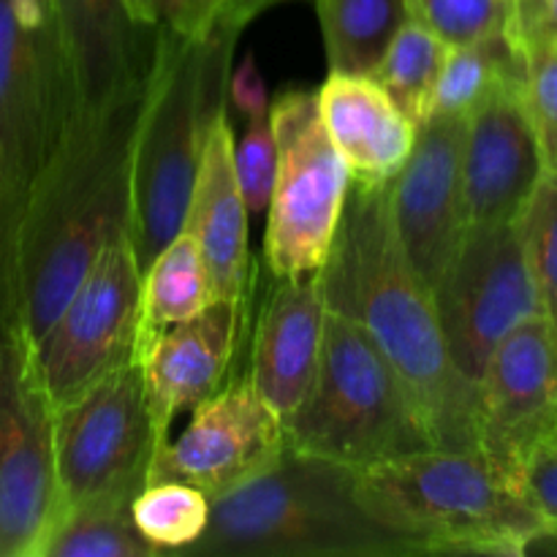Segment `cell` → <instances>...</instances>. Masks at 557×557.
I'll return each mask as SVG.
<instances>
[{
  "label": "cell",
  "instance_id": "obj_30",
  "mask_svg": "<svg viewBox=\"0 0 557 557\" xmlns=\"http://www.w3.org/2000/svg\"><path fill=\"white\" fill-rule=\"evenodd\" d=\"M522 52H525L522 96L547 174H557V44H531Z\"/></svg>",
  "mask_w": 557,
  "mask_h": 557
},
{
  "label": "cell",
  "instance_id": "obj_19",
  "mask_svg": "<svg viewBox=\"0 0 557 557\" xmlns=\"http://www.w3.org/2000/svg\"><path fill=\"white\" fill-rule=\"evenodd\" d=\"M272 281L256 319L248 375L272 411L286 422L319 368L326 302L319 272Z\"/></svg>",
  "mask_w": 557,
  "mask_h": 557
},
{
  "label": "cell",
  "instance_id": "obj_8",
  "mask_svg": "<svg viewBox=\"0 0 557 557\" xmlns=\"http://www.w3.org/2000/svg\"><path fill=\"white\" fill-rule=\"evenodd\" d=\"M277 166L267 205L264 261L272 277L315 275L326 261L351 172L330 139L315 92L283 90L270 103Z\"/></svg>",
  "mask_w": 557,
  "mask_h": 557
},
{
  "label": "cell",
  "instance_id": "obj_9",
  "mask_svg": "<svg viewBox=\"0 0 557 557\" xmlns=\"http://www.w3.org/2000/svg\"><path fill=\"white\" fill-rule=\"evenodd\" d=\"M52 444L58 515L101 498H136L161 449L139 362L54 408Z\"/></svg>",
  "mask_w": 557,
  "mask_h": 557
},
{
  "label": "cell",
  "instance_id": "obj_12",
  "mask_svg": "<svg viewBox=\"0 0 557 557\" xmlns=\"http://www.w3.org/2000/svg\"><path fill=\"white\" fill-rule=\"evenodd\" d=\"M52 406L20 330H0V557H33L58 517Z\"/></svg>",
  "mask_w": 557,
  "mask_h": 557
},
{
  "label": "cell",
  "instance_id": "obj_11",
  "mask_svg": "<svg viewBox=\"0 0 557 557\" xmlns=\"http://www.w3.org/2000/svg\"><path fill=\"white\" fill-rule=\"evenodd\" d=\"M433 302L451 362L479 386L498 343L528 319L547 313L517 221L473 223L433 288Z\"/></svg>",
  "mask_w": 557,
  "mask_h": 557
},
{
  "label": "cell",
  "instance_id": "obj_5",
  "mask_svg": "<svg viewBox=\"0 0 557 557\" xmlns=\"http://www.w3.org/2000/svg\"><path fill=\"white\" fill-rule=\"evenodd\" d=\"M364 509L424 555H528L547 520L479 449H433L354 471Z\"/></svg>",
  "mask_w": 557,
  "mask_h": 557
},
{
  "label": "cell",
  "instance_id": "obj_24",
  "mask_svg": "<svg viewBox=\"0 0 557 557\" xmlns=\"http://www.w3.org/2000/svg\"><path fill=\"white\" fill-rule=\"evenodd\" d=\"M134 498H101L63 509L33 557H158L131 517Z\"/></svg>",
  "mask_w": 557,
  "mask_h": 557
},
{
  "label": "cell",
  "instance_id": "obj_31",
  "mask_svg": "<svg viewBox=\"0 0 557 557\" xmlns=\"http://www.w3.org/2000/svg\"><path fill=\"white\" fill-rule=\"evenodd\" d=\"M277 147L272 134L270 114L245 120V131L234 145V172H237L239 190H243L248 215H264L275 183Z\"/></svg>",
  "mask_w": 557,
  "mask_h": 557
},
{
  "label": "cell",
  "instance_id": "obj_38",
  "mask_svg": "<svg viewBox=\"0 0 557 557\" xmlns=\"http://www.w3.org/2000/svg\"><path fill=\"white\" fill-rule=\"evenodd\" d=\"M553 321H555V330H557V315H555V319H553Z\"/></svg>",
  "mask_w": 557,
  "mask_h": 557
},
{
  "label": "cell",
  "instance_id": "obj_35",
  "mask_svg": "<svg viewBox=\"0 0 557 557\" xmlns=\"http://www.w3.org/2000/svg\"><path fill=\"white\" fill-rule=\"evenodd\" d=\"M16 223L20 207L0 196V330L14 324V270H16Z\"/></svg>",
  "mask_w": 557,
  "mask_h": 557
},
{
  "label": "cell",
  "instance_id": "obj_14",
  "mask_svg": "<svg viewBox=\"0 0 557 557\" xmlns=\"http://www.w3.org/2000/svg\"><path fill=\"white\" fill-rule=\"evenodd\" d=\"M462 139L466 117L430 114L417 128L406 166L389 183L397 239L430 292L449 270L471 228L462 180Z\"/></svg>",
  "mask_w": 557,
  "mask_h": 557
},
{
  "label": "cell",
  "instance_id": "obj_27",
  "mask_svg": "<svg viewBox=\"0 0 557 557\" xmlns=\"http://www.w3.org/2000/svg\"><path fill=\"white\" fill-rule=\"evenodd\" d=\"M141 536L158 553H183L210 522V498L185 482H150L131 504Z\"/></svg>",
  "mask_w": 557,
  "mask_h": 557
},
{
  "label": "cell",
  "instance_id": "obj_23",
  "mask_svg": "<svg viewBox=\"0 0 557 557\" xmlns=\"http://www.w3.org/2000/svg\"><path fill=\"white\" fill-rule=\"evenodd\" d=\"M330 71L375 74L400 27L408 0H315Z\"/></svg>",
  "mask_w": 557,
  "mask_h": 557
},
{
  "label": "cell",
  "instance_id": "obj_32",
  "mask_svg": "<svg viewBox=\"0 0 557 557\" xmlns=\"http://www.w3.org/2000/svg\"><path fill=\"white\" fill-rule=\"evenodd\" d=\"M123 3L139 25L183 38H205L221 16L223 0H123Z\"/></svg>",
  "mask_w": 557,
  "mask_h": 557
},
{
  "label": "cell",
  "instance_id": "obj_36",
  "mask_svg": "<svg viewBox=\"0 0 557 557\" xmlns=\"http://www.w3.org/2000/svg\"><path fill=\"white\" fill-rule=\"evenodd\" d=\"M509 33L522 49L557 44V0H515Z\"/></svg>",
  "mask_w": 557,
  "mask_h": 557
},
{
  "label": "cell",
  "instance_id": "obj_37",
  "mask_svg": "<svg viewBox=\"0 0 557 557\" xmlns=\"http://www.w3.org/2000/svg\"><path fill=\"white\" fill-rule=\"evenodd\" d=\"M288 3V0H223L221 16H218V25L232 27L234 33H243L250 22L259 14H264L272 5Z\"/></svg>",
  "mask_w": 557,
  "mask_h": 557
},
{
  "label": "cell",
  "instance_id": "obj_29",
  "mask_svg": "<svg viewBox=\"0 0 557 557\" xmlns=\"http://www.w3.org/2000/svg\"><path fill=\"white\" fill-rule=\"evenodd\" d=\"M522 248L549 319L557 315V174H544L536 194L517 218Z\"/></svg>",
  "mask_w": 557,
  "mask_h": 557
},
{
  "label": "cell",
  "instance_id": "obj_25",
  "mask_svg": "<svg viewBox=\"0 0 557 557\" xmlns=\"http://www.w3.org/2000/svg\"><path fill=\"white\" fill-rule=\"evenodd\" d=\"M525 79V52L511 33L451 47L433 96V114L468 117L484 98L509 82Z\"/></svg>",
  "mask_w": 557,
  "mask_h": 557
},
{
  "label": "cell",
  "instance_id": "obj_20",
  "mask_svg": "<svg viewBox=\"0 0 557 557\" xmlns=\"http://www.w3.org/2000/svg\"><path fill=\"white\" fill-rule=\"evenodd\" d=\"M248 207L234 172V131L228 107L207 128L199 172L183 232L199 245L215 294L245 302L248 292Z\"/></svg>",
  "mask_w": 557,
  "mask_h": 557
},
{
  "label": "cell",
  "instance_id": "obj_1",
  "mask_svg": "<svg viewBox=\"0 0 557 557\" xmlns=\"http://www.w3.org/2000/svg\"><path fill=\"white\" fill-rule=\"evenodd\" d=\"M319 281L326 310L354 321L406 381L435 446L479 449V386L446 351L433 292L397 239L389 183L351 180Z\"/></svg>",
  "mask_w": 557,
  "mask_h": 557
},
{
  "label": "cell",
  "instance_id": "obj_7",
  "mask_svg": "<svg viewBox=\"0 0 557 557\" xmlns=\"http://www.w3.org/2000/svg\"><path fill=\"white\" fill-rule=\"evenodd\" d=\"M52 0H0V196L22 207L74 114Z\"/></svg>",
  "mask_w": 557,
  "mask_h": 557
},
{
  "label": "cell",
  "instance_id": "obj_2",
  "mask_svg": "<svg viewBox=\"0 0 557 557\" xmlns=\"http://www.w3.org/2000/svg\"><path fill=\"white\" fill-rule=\"evenodd\" d=\"M141 96L76 112L33 180L16 223L14 324L27 348L52 330L101 250L128 234L131 152Z\"/></svg>",
  "mask_w": 557,
  "mask_h": 557
},
{
  "label": "cell",
  "instance_id": "obj_3",
  "mask_svg": "<svg viewBox=\"0 0 557 557\" xmlns=\"http://www.w3.org/2000/svg\"><path fill=\"white\" fill-rule=\"evenodd\" d=\"M185 557H411L417 542L375 520L354 471L302 451H281L250 482L210 500V522Z\"/></svg>",
  "mask_w": 557,
  "mask_h": 557
},
{
  "label": "cell",
  "instance_id": "obj_4",
  "mask_svg": "<svg viewBox=\"0 0 557 557\" xmlns=\"http://www.w3.org/2000/svg\"><path fill=\"white\" fill-rule=\"evenodd\" d=\"M237 36L218 22L205 38L161 33L131 152L128 239L141 272L183 232L207 128L226 109Z\"/></svg>",
  "mask_w": 557,
  "mask_h": 557
},
{
  "label": "cell",
  "instance_id": "obj_15",
  "mask_svg": "<svg viewBox=\"0 0 557 557\" xmlns=\"http://www.w3.org/2000/svg\"><path fill=\"white\" fill-rule=\"evenodd\" d=\"M479 397V451L517 484L528 451L557 428V330L547 313L498 343Z\"/></svg>",
  "mask_w": 557,
  "mask_h": 557
},
{
  "label": "cell",
  "instance_id": "obj_17",
  "mask_svg": "<svg viewBox=\"0 0 557 557\" xmlns=\"http://www.w3.org/2000/svg\"><path fill=\"white\" fill-rule=\"evenodd\" d=\"M79 112H101L141 96L161 33L139 25L123 0H52Z\"/></svg>",
  "mask_w": 557,
  "mask_h": 557
},
{
  "label": "cell",
  "instance_id": "obj_13",
  "mask_svg": "<svg viewBox=\"0 0 557 557\" xmlns=\"http://www.w3.org/2000/svg\"><path fill=\"white\" fill-rule=\"evenodd\" d=\"M283 449V419L243 375L201 400L177 438L163 441L147 484L185 482L212 500L267 471Z\"/></svg>",
  "mask_w": 557,
  "mask_h": 557
},
{
  "label": "cell",
  "instance_id": "obj_21",
  "mask_svg": "<svg viewBox=\"0 0 557 557\" xmlns=\"http://www.w3.org/2000/svg\"><path fill=\"white\" fill-rule=\"evenodd\" d=\"M315 103L354 183L386 185L400 174L417 141V125L375 76L330 71L315 90Z\"/></svg>",
  "mask_w": 557,
  "mask_h": 557
},
{
  "label": "cell",
  "instance_id": "obj_6",
  "mask_svg": "<svg viewBox=\"0 0 557 557\" xmlns=\"http://www.w3.org/2000/svg\"><path fill=\"white\" fill-rule=\"evenodd\" d=\"M283 430L286 446L351 471L435 446L400 373L354 321L332 310L310 389Z\"/></svg>",
  "mask_w": 557,
  "mask_h": 557
},
{
  "label": "cell",
  "instance_id": "obj_26",
  "mask_svg": "<svg viewBox=\"0 0 557 557\" xmlns=\"http://www.w3.org/2000/svg\"><path fill=\"white\" fill-rule=\"evenodd\" d=\"M449 49L433 30L408 20L375 69V79L417 128L433 114L435 85Z\"/></svg>",
  "mask_w": 557,
  "mask_h": 557
},
{
  "label": "cell",
  "instance_id": "obj_34",
  "mask_svg": "<svg viewBox=\"0 0 557 557\" xmlns=\"http://www.w3.org/2000/svg\"><path fill=\"white\" fill-rule=\"evenodd\" d=\"M270 103L259 63H256L253 52H248L237 65L232 63V71H228L226 107H234V112L243 114L245 120H253L270 114Z\"/></svg>",
  "mask_w": 557,
  "mask_h": 557
},
{
  "label": "cell",
  "instance_id": "obj_16",
  "mask_svg": "<svg viewBox=\"0 0 557 557\" xmlns=\"http://www.w3.org/2000/svg\"><path fill=\"white\" fill-rule=\"evenodd\" d=\"M522 82L498 87L466 117L462 180L471 226L515 223L547 174Z\"/></svg>",
  "mask_w": 557,
  "mask_h": 557
},
{
  "label": "cell",
  "instance_id": "obj_33",
  "mask_svg": "<svg viewBox=\"0 0 557 557\" xmlns=\"http://www.w3.org/2000/svg\"><path fill=\"white\" fill-rule=\"evenodd\" d=\"M517 487L549 528L557 525V428L528 451L517 473Z\"/></svg>",
  "mask_w": 557,
  "mask_h": 557
},
{
  "label": "cell",
  "instance_id": "obj_28",
  "mask_svg": "<svg viewBox=\"0 0 557 557\" xmlns=\"http://www.w3.org/2000/svg\"><path fill=\"white\" fill-rule=\"evenodd\" d=\"M408 11L444 44L466 47L509 33L515 0H408Z\"/></svg>",
  "mask_w": 557,
  "mask_h": 557
},
{
  "label": "cell",
  "instance_id": "obj_10",
  "mask_svg": "<svg viewBox=\"0 0 557 557\" xmlns=\"http://www.w3.org/2000/svg\"><path fill=\"white\" fill-rule=\"evenodd\" d=\"M139 315L141 270L128 234H120L101 250L52 330L30 348L52 411L136 362Z\"/></svg>",
  "mask_w": 557,
  "mask_h": 557
},
{
  "label": "cell",
  "instance_id": "obj_22",
  "mask_svg": "<svg viewBox=\"0 0 557 557\" xmlns=\"http://www.w3.org/2000/svg\"><path fill=\"white\" fill-rule=\"evenodd\" d=\"M215 299V286L199 245L188 232H180L141 272L139 346L166 326L194 319Z\"/></svg>",
  "mask_w": 557,
  "mask_h": 557
},
{
  "label": "cell",
  "instance_id": "obj_18",
  "mask_svg": "<svg viewBox=\"0 0 557 557\" xmlns=\"http://www.w3.org/2000/svg\"><path fill=\"white\" fill-rule=\"evenodd\" d=\"M239 326L243 302L218 297L194 319L166 326L141 343L136 362L161 444L169 438V428L180 413L194 411L201 400L221 389L237 351Z\"/></svg>",
  "mask_w": 557,
  "mask_h": 557
}]
</instances>
